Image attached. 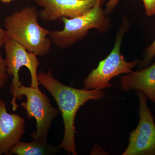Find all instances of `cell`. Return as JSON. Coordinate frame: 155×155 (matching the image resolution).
<instances>
[{
	"label": "cell",
	"instance_id": "cell-17",
	"mask_svg": "<svg viewBox=\"0 0 155 155\" xmlns=\"http://www.w3.org/2000/svg\"><path fill=\"white\" fill-rule=\"evenodd\" d=\"M13 0H0V2L4 3H9L11 2Z\"/></svg>",
	"mask_w": 155,
	"mask_h": 155
},
{
	"label": "cell",
	"instance_id": "cell-6",
	"mask_svg": "<svg viewBox=\"0 0 155 155\" xmlns=\"http://www.w3.org/2000/svg\"><path fill=\"white\" fill-rule=\"evenodd\" d=\"M5 51L7 71L8 75L13 76L10 91L13 98L11 103L12 110L18 109L17 102V92L22 82L19 80V72L22 67H25L29 70L31 77V86L39 88L40 84L38 78L37 69L39 62L37 55L27 51L18 42L8 38L4 45Z\"/></svg>",
	"mask_w": 155,
	"mask_h": 155
},
{
	"label": "cell",
	"instance_id": "cell-15",
	"mask_svg": "<svg viewBox=\"0 0 155 155\" xmlns=\"http://www.w3.org/2000/svg\"><path fill=\"white\" fill-rule=\"evenodd\" d=\"M120 0H109L106 4V8L104 12L106 15L110 14L118 5Z\"/></svg>",
	"mask_w": 155,
	"mask_h": 155
},
{
	"label": "cell",
	"instance_id": "cell-2",
	"mask_svg": "<svg viewBox=\"0 0 155 155\" xmlns=\"http://www.w3.org/2000/svg\"><path fill=\"white\" fill-rule=\"evenodd\" d=\"M38 18L36 6L26 7L7 16L4 27L9 38L18 42L28 51L43 57L49 52L52 42L48 37L51 31L39 25Z\"/></svg>",
	"mask_w": 155,
	"mask_h": 155
},
{
	"label": "cell",
	"instance_id": "cell-10",
	"mask_svg": "<svg viewBox=\"0 0 155 155\" xmlns=\"http://www.w3.org/2000/svg\"><path fill=\"white\" fill-rule=\"evenodd\" d=\"M121 88L125 92L130 90L142 92L155 104V63L122 76Z\"/></svg>",
	"mask_w": 155,
	"mask_h": 155
},
{
	"label": "cell",
	"instance_id": "cell-12",
	"mask_svg": "<svg viewBox=\"0 0 155 155\" xmlns=\"http://www.w3.org/2000/svg\"><path fill=\"white\" fill-rule=\"evenodd\" d=\"M155 56V39L152 44L147 48L146 50L144 59L141 62H140L138 64L139 68L140 69H142L147 67Z\"/></svg>",
	"mask_w": 155,
	"mask_h": 155
},
{
	"label": "cell",
	"instance_id": "cell-13",
	"mask_svg": "<svg viewBox=\"0 0 155 155\" xmlns=\"http://www.w3.org/2000/svg\"><path fill=\"white\" fill-rule=\"evenodd\" d=\"M8 80V76L7 71L6 61L3 59L0 52V90L5 85Z\"/></svg>",
	"mask_w": 155,
	"mask_h": 155
},
{
	"label": "cell",
	"instance_id": "cell-16",
	"mask_svg": "<svg viewBox=\"0 0 155 155\" xmlns=\"http://www.w3.org/2000/svg\"><path fill=\"white\" fill-rule=\"evenodd\" d=\"M8 38L7 31L3 29L0 26V48L4 46L5 42Z\"/></svg>",
	"mask_w": 155,
	"mask_h": 155
},
{
	"label": "cell",
	"instance_id": "cell-9",
	"mask_svg": "<svg viewBox=\"0 0 155 155\" xmlns=\"http://www.w3.org/2000/svg\"><path fill=\"white\" fill-rule=\"evenodd\" d=\"M25 125V119L9 114L5 103L0 99V155L8 154L11 148L21 141Z\"/></svg>",
	"mask_w": 155,
	"mask_h": 155
},
{
	"label": "cell",
	"instance_id": "cell-3",
	"mask_svg": "<svg viewBox=\"0 0 155 155\" xmlns=\"http://www.w3.org/2000/svg\"><path fill=\"white\" fill-rule=\"evenodd\" d=\"M103 0H98L92 8L82 15L68 18L63 17L61 30L51 31L49 37L52 42L61 49L67 48L87 35L88 31L95 28L100 32H107L110 27V21L102 8Z\"/></svg>",
	"mask_w": 155,
	"mask_h": 155
},
{
	"label": "cell",
	"instance_id": "cell-1",
	"mask_svg": "<svg viewBox=\"0 0 155 155\" xmlns=\"http://www.w3.org/2000/svg\"><path fill=\"white\" fill-rule=\"evenodd\" d=\"M39 84L49 92L55 101L64 122V138L59 148L68 155H77L75 143V116L81 107L90 100H100L105 95L102 90L79 89L67 86L56 79L51 70L41 71L38 75Z\"/></svg>",
	"mask_w": 155,
	"mask_h": 155
},
{
	"label": "cell",
	"instance_id": "cell-8",
	"mask_svg": "<svg viewBox=\"0 0 155 155\" xmlns=\"http://www.w3.org/2000/svg\"><path fill=\"white\" fill-rule=\"evenodd\" d=\"M44 9L39 11V18L54 22L63 17L73 18L92 8L98 0H32Z\"/></svg>",
	"mask_w": 155,
	"mask_h": 155
},
{
	"label": "cell",
	"instance_id": "cell-11",
	"mask_svg": "<svg viewBox=\"0 0 155 155\" xmlns=\"http://www.w3.org/2000/svg\"><path fill=\"white\" fill-rule=\"evenodd\" d=\"M59 147L53 146L48 142L33 140L31 142L20 141L14 145L8 154L17 155H50L58 153Z\"/></svg>",
	"mask_w": 155,
	"mask_h": 155
},
{
	"label": "cell",
	"instance_id": "cell-5",
	"mask_svg": "<svg viewBox=\"0 0 155 155\" xmlns=\"http://www.w3.org/2000/svg\"><path fill=\"white\" fill-rule=\"evenodd\" d=\"M25 96L26 101L19 105L25 110L28 119L36 120V130L31 134L33 140L48 142V136L53 120L60 114L58 108L54 107L50 99L39 88L22 85L17 92V100Z\"/></svg>",
	"mask_w": 155,
	"mask_h": 155
},
{
	"label": "cell",
	"instance_id": "cell-4",
	"mask_svg": "<svg viewBox=\"0 0 155 155\" xmlns=\"http://www.w3.org/2000/svg\"><path fill=\"white\" fill-rule=\"evenodd\" d=\"M128 26L127 19H124L112 51L105 59L99 62L97 67L93 69L85 78L84 89L102 90L109 88L112 86L110 82L112 78L121 74L132 72V69L139 64L140 60L127 62L120 51L122 38Z\"/></svg>",
	"mask_w": 155,
	"mask_h": 155
},
{
	"label": "cell",
	"instance_id": "cell-14",
	"mask_svg": "<svg viewBox=\"0 0 155 155\" xmlns=\"http://www.w3.org/2000/svg\"><path fill=\"white\" fill-rule=\"evenodd\" d=\"M144 4L146 14L147 16H152L155 14V0H143Z\"/></svg>",
	"mask_w": 155,
	"mask_h": 155
},
{
	"label": "cell",
	"instance_id": "cell-7",
	"mask_svg": "<svg viewBox=\"0 0 155 155\" xmlns=\"http://www.w3.org/2000/svg\"><path fill=\"white\" fill-rule=\"evenodd\" d=\"M138 97L139 122L130 134L129 144L122 155H155L154 118L147 105V97L137 91Z\"/></svg>",
	"mask_w": 155,
	"mask_h": 155
}]
</instances>
